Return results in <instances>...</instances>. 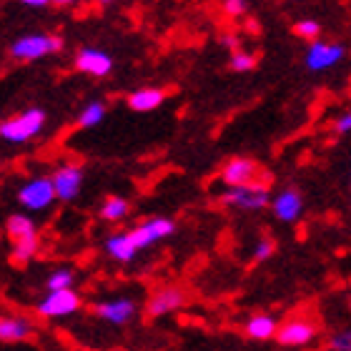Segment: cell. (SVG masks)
<instances>
[{"label":"cell","instance_id":"obj_1","mask_svg":"<svg viewBox=\"0 0 351 351\" xmlns=\"http://www.w3.org/2000/svg\"><path fill=\"white\" fill-rule=\"evenodd\" d=\"M5 234L13 243L10 258L15 263H30L38 256L40 249V236H38L36 221L30 219L28 213H13L5 221Z\"/></svg>","mask_w":351,"mask_h":351},{"label":"cell","instance_id":"obj_2","mask_svg":"<svg viewBox=\"0 0 351 351\" xmlns=\"http://www.w3.org/2000/svg\"><path fill=\"white\" fill-rule=\"evenodd\" d=\"M45 110L43 108H25L18 116H10L0 123V138L8 143H28L36 136H40L45 128Z\"/></svg>","mask_w":351,"mask_h":351},{"label":"cell","instance_id":"obj_3","mask_svg":"<svg viewBox=\"0 0 351 351\" xmlns=\"http://www.w3.org/2000/svg\"><path fill=\"white\" fill-rule=\"evenodd\" d=\"M221 204L226 208L243 213H258L271 206V191L263 181L239 186V189H226L221 193Z\"/></svg>","mask_w":351,"mask_h":351},{"label":"cell","instance_id":"obj_4","mask_svg":"<svg viewBox=\"0 0 351 351\" xmlns=\"http://www.w3.org/2000/svg\"><path fill=\"white\" fill-rule=\"evenodd\" d=\"M63 48V38L53 36V33H25V36L15 38L10 43V56L25 63L33 60L48 58L53 53H58Z\"/></svg>","mask_w":351,"mask_h":351},{"label":"cell","instance_id":"obj_5","mask_svg":"<svg viewBox=\"0 0 351 351\" xmlns=\"http://www.w3.org/2000/svg\"><path fill=\"white\" fill-rule=\"evenodd\" d=\"M18 204L30 213H40L45 208H51L56 198V189H53L51 176H36V178H28L25 183H21L18 189Z\"/></svg>","mask_w":351,"mask_h":351},{"label":"cell","instance_id":"obj_6","mask_svg":"<svg viewBox=\"0 0 351 351\" xmlns=\"http://www.w3.org/2000/svg\"><path fill=\"white\" fill-rule=\"evenodd\" d=\"M83 306V296L75 289L68 291H48L43 299L38 301V314L43 319L58 322V319H68V316L78 314Z\"/></svg>","mask_w":351,"mask_h":351},{"label":"cell","instance_id":"obj_7","mask_svg":"<svg viewBox=\"0 0 351 351\" xmlns=\"http://www.w3.org/2000/svg\"><path fill=\"white\" fill-rule=\"evenodd\" d=\"M176 221L169 219V216H154V219H146L141 221L138 226H133L128 234H131V241L136 246V251H143L148 246H154V243L163 241V239H169V236L176 234Z\"/></svg>","mask_w":351,"mask_h":351},{"label":"cell","instance_id":"obj_8","mask_svg":"<svg viewBox=\"0 0 351 351\" xmlns=\"http://www.w3.org/2000/svg\"><path fill=\"white\" fill-rule=\"evenodd\" d=\"M138 314V304L131 296H113L106 301H95L93 304V316L101 322L110 324V326H125L131 324Z\"/></svg>","mask_w":351,"mask_h":351},{"label":"cell","instance_id":"obj_9","mask_svg":"<svg viewBox=\"0 0 351 351\" xmlns=\"http://www.w3.org/2000/svg\"><path fill=\"white\" fill-rule=\"evenodd\" d=\"M346 56V48L341 43H329V40H316L306 48L304 63L311 73H324L331 71L334 66H339Z\"/></svg>","mask_w":351,"mask_h":351},{"label":"cell","instance_id":"obj_10","mask_svg":"<svg viewBox=\"0 0 351 351\" xmlns=\"http://www.w3.org/2000/svg\"><path fill=\"white\" fill-rule=\"evenodd\" d=\"M319 334V326L314 322H308V319H289V322L278 324V334H276V341L281 346H289V349H301V346H308L311 341L316 339Z\"/></svg>","mask_w":351,"mask_h":351},{"label":"cell","instance_id":"obj_11","mask_svg":"<svg viewBox=\"0 0 351 351\" xmlns=\"http://www.w3.org/2000/svg\"><path fill=\"white\" fill-rule=\"evenodd\" d=\"M73 66L78 73L93 75V78H106L113 71V58L103 48L95 45H83L73 56Z\"/></svg>","mask_w":351,"mask_h":351},{"label":"cell","instance_id":"obj_12","mask_svg":"<svg viewBox=\"0 0 351 351\" xmlns=\"http://www.w3.org/2000/svg\"><path fill=\"white\" fill-rule=\"evenodd\" d=\"M258 176H261V166H258L254 158H246V156L228 158V161L223 163V169H221V181L226 183L228 189L258 183Z\"/></svg>","mask_w":351,"mask_h":351},{"label":"cell","instance_id":"obj_13","mask_svg":"<svg viewBox=\"0 0 351 351\" xmlns=\"http://www.w3.org/2000/svg\"><path fill=\"white\" fill-rule=\"evenodd\" d=\"M53 189H56V198L63 201V204H71L81 196L83 191V169L78 163H66L56 169V173L51 176Z\"/></svg>","mask_w":351,"mask_h":351},{"label":"cell","instance_id":"obj_14","mask_svg":"<svg viewBox=\"0 0 351 351\" xmlns=\"http://www.w3.org/2000/svg\"><path fill=\"white\" fill-rule=\"evenodd\" d=\"M186 301H189V296H186L183 289H178V286H163V289H158V291L148 299L146 311H148V316L161 319V316L176 314L178 308L186 306Z\"/></svg>","mask_w":351,"mask_h":351},{"label":"cell","instance_id":"obj_15","mask_svg":"<svg viewBox=\"0 0 351 351\" xmlns=\"http://www.w3.org/2000/svg\"><path fill=\"white\" fill-rule=\"evenodd\" d=\"M269 208L281 223H296L304 213V196L296 189H284L278 191L276 196H271Z\"/></svg>","mask_w":351,"mask_h":351},{"label":"cell","instance_id":"obj_16","mask_svg":"<svg viewBox=\"0 0 351 351\" xmlns=\"http://www.w3.org/2000/svg\"><path fill=\"white\" fill-rule=\"evenodd\" d=\"M36 334V324L23 314H0V341L5 344H18L28 341Z\"/></svg>","mask_w":351,"mask_h":351},{"label":"cell","instance_id":"obj_17","mask_svg":"<svg viewBox=\"0 0 351 351\" xmlns=\"http://www.w3.org/2000/svg\"><path fill=\"white\" fill-rule=\"evenodd\" d=\"M103 251H106V254L118 263H131L133 258L138 256V251H136V246H133L131 234H128V231L110 234L108 239L103 241Z\"/></svg>","mask_w":351,"mask_h":351},{"label":"cell","instance_id":"obj_18","mask_svg":"<svg viewBox=\"0 0 351 351\" xmlns=\"http://www.w3.org/2000/svg\"><path fill=\"white\" fill-rule=\"evenodd\" d=\"M163 101H166V90L163 88H138V90H133L128 95V108L133 113H151V110L161 108Z\"/></svg>","mask_w":351,"mask_h":351},{"label":"cell","instance_id":"obj_19","mask_svg":"<svg viewBox=\"0 0 351 351\" xmlns=\"http://www.w3.org/2000/svg\"><path fill=\"white\" fill-rule=\"evenodd\" d=\"M243 331H246V337L254 339V341H269V339H276L278 322L271 314H254L246 319Z\"/></svg>","mask_w":351,"mask_h":351},{"label":"cell","instance_id":"obj_20","mask_svg":"<svg viewBox=\"0 0 351 351\" xmlns=\"http://www.w3.org/2000/svg\"><path fill=\"white\" fill-rule=\"evenodd\" d=\"M128 213H131V204H128L123 196H108L101 204V219L108 221V223L123 221Z\"/></svg>","mask_w":351,"mask_h":351},{"label":"cell","instance_id":"obj_21","mask_svg":"<svg viewBox=\"0 0 351 351\" xmlns=\"http://www.w3.org/2000/svg\"><path fill=\"white\" fill-rule=\"evenodd\" d=\"M106 113H108L106 103L90 101L81 108V113H78V118H75V125H78V128H93V125H98L103 118H106Z\"/></svg>","mask_w":351,"mask_h":351},{"label":"cell","instance_id":"obj_22","mask_svg":"<svg viewBox=\"0 0 351 351\" xmlns=\"http://www.w3.org/2000/svg\"><path fill=\"white\" fill-rule=\"evenodd\" d=\"M73 284H75V271L71 266H58V269H53L45 276V289L48 291H68V289H73Z\"/></svg>","mask_w":351,"mask_h":351},{"label":"cell","instance_id":"obj_23","mask_svg":"<svg viewBox=\"0 0 351 351\" xmlns=\"http://www.w3.org/2000/svg\"><path fill=\"white\" fill-rule=\"evenodd\" d=\"M293 33L304 40H308V45L316 43L319 36H322V23L314 21V18H304V21H296L293 23Z\"/></svg>","mask_w":351,"mask_h":351},{"label":"cell","instance_id":"obj_24","mask_svg":"<svg viewBox=\"0 0 351 351\" xmlns=\"http://www.w3.org/2000/svg\"><path fill=\"white\" fill-rule=\"evenodd\" d=\"M256 68V56L249 51H236L231 53V71L236 73H251Z\"/></svg>","mask_w":351,"mask_h":351},{"label":"cell","instance_id":"obj_25","mask_svg":"<svg viewBox=\"0 0 351 351\" xmlns=\"http://www.w3.org/2000/svg\"><path fill=\"white\" fill-rule=\"evenodd\" d=\"M326 346H329V351H351V329H341L329 334Z\"/></svg>","mask_w":351,"mask_h":351},{"label":"cell","instance_id":"obj_26","mask_svg":"<svg viewBox=\"0 0 351 351\" xmlns=\"http://www.w3.org/2000/svg\"><path fill=\"white\" fill-rule=\"evenodd\" d=\"M274 251H276V243L271 241V239H261V241L254 246V261L256 263L269 261V258L274 256Z\"/></svg>","mask_w":351,"mask_h":351},{"label":"cell","instance_id":"obj_27","mask_svg":"<svg viewBox=\"0 0 351 351\" xmlns=\"http://www.w3.org/2000/svg\"><path fill=\"white\" fill-rule=\"evenodd\" d=\"M334 131H337L339 136H346V133H351V110H344V113L334 121Z\"/></svg>","mask_w":351,"mask_h":351},{"label":"cell","instance_id":"obj_28","mask_svg":"<svg viewBox=\"0 0 351 351\" xmlns=\"http://www.w3.org/2000/svg\"><path fill=\"white\" fill-rule=\"evenodd\" d=\"M246 8H249V3H243V0H226V3H223V13L236 18V15L246 13Z\"/></svg>","mask_w":351,"mask_h":351},{"label":"cell","instance_id":"obj_29","mask_svg":"<svg viewBox=\"0 0 351 351\" xmlns=\"http://www.w3.org/2000/svg\"><path fill=\"white\" fill-rule=\"evenodd\" d=\"M221 45H223V48H228L231 53H236L239 48H241V40H239V36H236V33H223V36H221Z\"/></svg>","mask_w":351,"mask_h":351},{"label":"cell","instance_id":"obj_30","mask_svg":"<svg viewBox=\"0 0 351 351\" xmlns=\"http://www.w3.org/2000/svg\"><path fill=\"white\" fill-rule=\"evenodd\" d=\"M23 5L25 8H48L51 3H48V0H23Z\"/></svg>","mask_w":351,"mask_h":351},{"label":"cell","instance_id":"obj_31","mask_svg":"<svg viewBox=\"0 0 351 351\" xmlns=\"http://www.w3.org/2000/svg\"><path fill=\"white\" fill-rule=\"evenodd\" d=\"M0 239H3V234H0Z\"/></svg>","mask_w":351,"mask_h":351}]
</instances>
